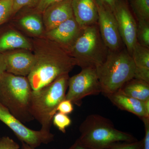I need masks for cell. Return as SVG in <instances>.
Segmentation results:
<instances>
[{
  "label": "cell",
  "mask_w": 149,
  "mask_h": 149,
  "mask_svg": "<svg viewBox=\"0 0 149 149\" xmlns=\"http://www.w3.org/2000/svg\"><path fill=\"white\" fill-rule=\"evenodd\" d=\"M35 65L27 76L33 91H38L69 72L75 65L67 52L53 41L37 49Z\"/></svg>",
  "instance_id": "cell-1"
},
{
  "label": "cell",
  "mask_w": 149,
  "mask_h": 149,
  "mask_svg": "<svg viewBox=\"0 0 149 149\" xmlns=\"http://www.w3.org/2000/svg\"><path fill=\"white\" fill-rule=\"evenodd\" d=\"M78 141L90 149H108L122 142L137 141L133 135L118 130L108 118L99 114L87 116L79 127Z\"/></svg>",
  "instance_id": "cell-2"
},
{
  "label": "cell",
  "mask_w": 149,
  "mask_h": 149,
  "mask_svg": "<svg viewBox=\"0 0 149 149\" xmlns=\"http://www.w3.org/2000/svg\"><path fill=\"white\" fill-rule=\"evenodd\" d=\"M135 64L125 47L119 50H109L104 61L96 68L105 97L116 93L126 82L134 78Z\"/></svg>",
  "instance_id": "cell-3"
},
{
  "label": "cell",
  "mask_w": 149,
  "mask_h": 149,
  "mask_svg": "<svg viewBox=\"0 0 149 149\" xmlns=\"http://www.w3.org/2000/svg\"><path fill=\"white\" fill-rule=\"evenodd\" d=\"M32 91L27 77L6 72L0 77V103L23 123L34 120L29 111Z\"/></svg>",
  "instance_id": "cell-4"
},
{
  "label": "cell",
  "mask_w": 149,
  "mask_h": 149,
  "mask_svg": "<svg viewBox=\"0 0 149 149\" xmlns=\"http://www.w3.org/2000/svg\"><path fill=\"white\" fill-rule=\"evenodd\" d=\"M69 77L68 74L63 75L46 87L32 91L29 111L34 119L42 125V130L50 131L58 106L65 99Z\"/></svg>",
  "instance_id": "cell-5"
},
{
  "label": "cell",
  "mask_w": 149,
  "mask_h": 149,
  "mask_svg": "<svg viewBox=\"0 0 149 149\" xmlns=\"http://www.w3.org/2000/svg\"><path fill=\"white\" fill-rule=\"evenodd\" d=\"M109 49L102 39L97 24L83 29L69 53L75 65L82 69L97 68L104 61Z\"/></svg>",
  "instance_id": "cell-6"
},
{
  "label": "cell",
  "mask_w": 149,
  "mask_h": 149,
  "mask_svg": "<svg viewBox=\"0 0 149 149\" xmlns=\"http://www.w3.org/2000/svg\"><path fill=\"white\" fill-rule=\"evenodd\" d=\"M68 88L65 99L78 107L82 105L83 100L85 97L102 93L96 68H83L78 74L69 77Z\"/></svg>",
  "instance_id": "cell-7"
},
{
  "label": "cell",
  "mask_w": 149,
  "mask_h": 149,
  "mask_svg": "<svg viewBox=\"0 0 149 149\" xmlns=\"http://www.w3.org/2000/svg\"><path fill=\"white\" fill-rule=\"evenodd\" d=\"M0 120L12 130L22 143L27 144L33 148L40 146L42 144H48L54 141V135L50 131L42 129L34 130L27 128L1 103Z\"/></svg>",
  "instance_id": "cell-8"
},
{
  "label": "cell",
  "mask_w": 149,
  "mask_h": 149,
  "mask_svg": "<svg viewBox=\"0 0 149 149\" xmlns=\"http://www.w3.org/2000/svg\"><path fill=\"white\" fill-rule=\"evenodd\" d=\"M99 31L109 50H119L125 47L119 32L113 12L100 0H96Z\"/></svg>",
  "instance_id": "cell-9"
},
{
  "label": "cell",
  "mask_w": 149,
  "mask_h": 149,
  "mask_svg": "<svg viewBox=\"0 0 149 149\" xmlns=\"http://www.w3.org/2000/svg\"><path fill=\"white\" fill-rule=\"evenodd\" d=\"M117 21L120 37L129 54L137 42V23L126 3L120 0L113 11Z\"/></svg>",
  "instance_id": "cell-10"
},
{
  "label": "cell",
  "mask_w": 149,
  "mask_h": 149,
  "mask_svg": "<svg viewBox=\"0 0 149 149\" xmlns=\"http://www.w3.org/2000/svg\"><path fill=\"white\" fill-rule=\"evenodd\" d=\"M74 17L48 31L47 36L69 54L83 31Z\"/></svg>",
  "instance_id": "cell-11"
},
{
  "label": "cell",
  "mask_w": 149,
  "mask_h": 149,
  "mask_svg": "<svg viewBox=\"0 0 149 149\" xmlns=\"http://www.w3.org/2000/svg\"><path fill=\"white\" fill-rule=\"evenodd\" d=\"M4 55L6 72L18 76H28L36 61L35 55L26 52L4 54Z\"/></svg>",
  "instance_id": "cell-12"
},
{
  "label": "cell",
  "mask_w": 149,
  "mask_h": 149,
  "mask_svg": "<svg viewBox=\"0 0 149 149\" xmlns=\"http://www.w3.org/2000/svg\"><path fill=\"white\" fill-rule=\"evenodd\" d=\"M71 5L74 18L81 28L97 24L96 0H71Z\"/></svg>",
  "instance_id": "cell-13"
},
{
  "label": "cell",
  "mask_w": 149,
  "mask_h": 149,
  "mask_svg": "<svg viewBox=\"0 0 149 149\" xmlns=\"http://www.w3.org/2000/svg\"><path fill=\"white\" fill-rule=\"evenodd\" d=\"M43 13L44 22L48 31L74 17L71 0H63L54 4Z\"/></svg>",
  "instance_id": "cell-14"
},
{
  "label": "cell",
  "mask_w": 149,
  "mask_h": 149,
  "mask_svg": "<svg viewBox=\"0 0 149 149\" xmlns=\"http://www.w3.org/2000/svg\"><path fill=\"white\" fill-rule=\"evenodd\" d=\"M112 103L119 109L131 113L141 119L147 116L144 102L117 92L107 96Z\"/></svg>",
  "instance_id": "cell-15"
},
{
  "label": "cell",
  "mask_w": 149,
  "mask_h": 149,
  "mask_svg": "<svg viewBox=\"0 0 149 149\" xmlns=\"http://www.w3.org/2000/svg\"><path fill=\"white\" fill-rule=\"evenodd\" d=\"M118 92L145 102L149 99V83L133 78L124 84Z\"/></svg>",
  "instance_id": "cell-16"
},
{
  "label": "cell",
  "mask_w": 149,
  "mask_h": 149,
  "mask_svg": "<svg viewBox=\"0 0 149 149\" xmlns=\"http://www.w3.org/2000/svg\"><path fill=\"white\" fill-rule=\"evenodd\" d=\"M30 49L31 44L18 32L10 30L0 35V53L14 49Z\"/></svg>",
  "instance_id": "cell-17"
},
{
  "label": "cell",
  "mask_w": 149,
  "mask_h": 149,
  "mask_svg": "<svg viewBox=\"0 0 149 149\" xmlns=\"http://www.w3.org/2000/svg\"><path fill=\"white\" fill-rule=\"evenodd\" d=\"M136 68L149 69V48L137 42L133 49L132 56Z\"/></svg>",
  "instance_id": "cell-18"
},
{
  "label": "cell",
  "mask_w": 149,
  "mask_h": 149,
  "mask_svg": "<svg viewBox=\"0 0 149 149\" xmlns=\"http://www.w3.org/2000/svg\"><path fill=\"white\" fill-rule=\"evenodd\" d=\"M20 24L27 31L35 35H40L42 32V22L39 16L30 15L24 17L20 20Z\"/></svg>",
  "instance_id": "cell-19"
},
{
  "label": "cell",
  "mask_w": 149,
  "mask_h": 149,
  "mask_svg": "<svg viewBox=\"0 0 149 149\" xmlns=\"http://www.w3.org/2000/svg\"><path fill=\"white\" fill-rule=\"evenodd\" d=\"M131 7L137 20H149V0H131Z\"/></svg>",
  "instance_id": "cell-20"
},
{
  "label": "cell",
  "mask_w": 149,
  "mask_h": 149,
  "mask_svg": "<svg viewBox=\"0 0 149 149\" xmlns=\"http://www.w3.org/2000/svg\"><path fill=\"white\" fill-rule=\"evenodd\" d=\"M137 23V42L141 45L149 48V20H138Z\"/></svg>",
  "instance_id": "cell-21"
},
{
  "label": "cell",
  "mask_w": 149,
  "mask_h": 149,
  "mask_svg": "<svg viewBox=\"0 0 149 149\" xmlns=\"http://www.w3.org/2000/svg\"><path fill=\"white\" fill-rule=\"evenodd\" d=\"M52 122L61 132L65 133L66 132V128L71 125L72 121L68 115L58 112L54 115Z\"/></svg>",
  "instance_id": "cell-22"
},
{
  "label": "cell",
  "mask_w": 149,
  "mask_h": 149,
  "mask_svg": "<svg viewBox=\"0 0 149 149\" xmlns=\"http://www.w3.org/2000/svg\"><path fill=\"white\" fill-rule=\"evenodd\" d=\"M13 0H0V26L13 14Z\"/></svg>",
  "instance_id": "cell-23"
},
{
  "label": "cell",
  "mask_w": 149,
  "mask_h": 149,
  "mask_svg": "<svg viewBox=\"0 0 149 149\" xmlns=\"http://www.w3.org/2000/svg\"><path fill=\"white\" fill-rule=\"evenodd\" d=\"M108 149H143V139L134 142H122Z\"/></svg>",
  "instance_id": "cell-24"
},
{
  "label": "cell",
  "mask_w": 149,
  "mask_h": 149,
  "mask_svg": "<svg viewBox=\"0 0 149 149\" xmlns=\"http://www.w3.org/2000/svg\"><path fill=\"white\" fill-rule=\"evenodd\" d=\"M19 145L8 136L0 137V149H19Z\"/></svg>",
  "instance_id": "cell-25"
},
{
  "label": "cell",
  "mask_w": 149,
  "mask_h": 149,
  "mask_svg": "<svg viewBox=\"0 0 149 149\" xmlns=\"http://www.w3.org/2000/svg\"><path fill=\"white\" fill-rule=\"evenodd\" d=\"M74 110L73 104L69 100H65L59 104L57 108V112L61 113L64 114H70Z\"/></svg>",
  "instance_id": "cell-26"
},
{
  "label": "cell",
  "mask_w": 149,
  "mask_h": 149,
  "mask_svg": "<svg viewBox=\"0 0 149 149\" xmlns=\"http://www.w3.org/2000/svg\"><path fill=\"white\" fill-rule=\"evenodd\" d=\"M38 0H13V14L26 6L35 3Z\"/></svg>",
  "instance_id": "cell-27"
},
{
  "label": "cell",
  "mask_w": 149,
  "mask_h": 149,
  "mask_svg": "<svg viewBox=\"0 0 149 149\" xmlns=\"http://www.w3.org/2000/svg\"><path fill=\"white\" fill-rule=\"evenodd\" d=\"M63 0H38L37 9L40 12H44L50 6Z\"/></svg>",
  "instance_id": "cell-28"
},
{
  "label": "cell",
  "mask_w": 149,
  "mask_h": 149,
  "mask_svg": "<svg viewBox=\"0 0 149 149\" xmlns=\"http://www.w3.org/2000/svg\"><path fill=\"white\" fill-rule=\"evenodd\" d=\"M145 127V137L143 141V149H149V118L145 117L141 119Z\"/></svg>",
  "instance_id": "cell-29"
},
{
  "label": "cell",
  "mask_w": 149,
  "mask_h": 149,
  "mask_svg": "<svg viewBox=\"0 0 149 149\" xmlns=\"http://www.w3.org/2000/svg\"><path fill=\"white\" fill-rule=\"evenodd\" d=\"M100 1L107 6L108 7L113 11L120 0H100Z\"/></svg>",
  "instance_id": "cell-30"
},
{
  "label": "cell",
  "mask_w": 149,
  "mask_h": 149,
  "mask_svg": "<svg viewBox=\"0 0 149 149\" xmlns=\"http://www.w3.org/2000/svg\"><path fill=\"white\" fill-rule=\"evenodd\" d=\"M6 72V64L4 54L0 53V77Z\"/></svg>",
  "instance_id": "cell-31"
},
{
  "label": "cell",
  "mask_w": 149,
  "mask_h": 149,
  "mask_svg": "<svg viewBox=\"0 0 149 149\" xmlns=\"http://www.w3.org/2000/svg\"><path fill=\"white\" fill-rule=\"evenodd\" d=\"M67 149H90L87 147L84 146L78 141V139L76 140L74 142V144L70 147L69 148Z\"/></svg>",
  "instance_id": "cell-32"
},
{
  "label": "cell",
  "mask_w": 149,
  "mask_h": 149,
  "mask_svg": "<svg viewBox=\"0 0 149 149\" xmlns=\"http://www.w3.org/2000/svg\"><path fill=\"white\" fill-rule=\"evenodd\" d=\"M144 104L147 116L149 117V99L144 102Z\"/></svg>",
  "instance_id": "cell-33"
},
{
  "label": "cell",
  "mask_w": 149,
  "mask_h": 149,
  "mask_svg": "<svg viewBox=\"0 0 149 149\" xmlns=\"http://www.w3.org/2000/svg\"><path fill=\"white\" fill-rule=\"evenodd\" d=\"M22 143V146L21 149H35L31 148V147L29 146L27 144L24 143Z\"/></svg>",
  "instance_id": "cell-34"
}]
</instances>
